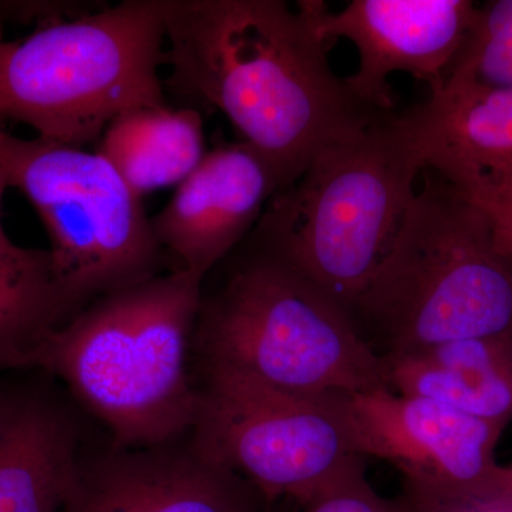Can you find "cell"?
Wrapping results in <instances>:
<instances>
[{
    "label": "cell",
    "instance_id": "6da1fadb",
    "mask_svg": "<svg viewBox=\"0 0 512 512\" xmlns=\"http://www.w3.org/2000/svg\"><path fill=\"white\" fill-rule=\"evenodd\" d=\"M168 86L220 110L281 191L377 113L328 62L315 0H163Z\"/></svg>",
    "mask_w": 512,
    "mask_h": 512
},
{
    "label": "cell",
    "instance_id": "7a4b0ae2",
    "mask_svg": "<svg viewBox=\"0 0 512 512\" xmlns=\"http://www.w3.org/2000/svg\"><path fill=\"white\" fill-rule=\"evenodd\" d=\"M205 278L168 271L101 296L33 356L110 430L114 446L156 447L194 429L200 393L188 375Z\"/></svg>",
    "mask_w": 512,
    "mask_h": 512
},
{
    "label": "cell",
    "instance_id": "3957f363",
    "mask_svg": "<svg viewBox=\"0 0 512 512\" xmlns=\"http://www.w3.org/2000/svg\"><path fill=\"white\" fill-rule=\"evenodd\" d=\"M426 167L409 113H377L276 192L247 239L298 269L352 316Z\"/></svg>",
    "mask_w": 512,
    "mask_h": 512
},
{
    "label": "cell",
    "instance_id": "277c9868",
    "mask_svg": "<svg viewBox=\"0 0 512 512\" xmlns=\"http://www.w3.org/2000/svg\"><path fill=\"white\" fill-rule=\"evenodd\" d=\"M352 318L387 348L383 356L512 335V259L466 192L426 167Z\"/></svg>",
    "mask_w": 512,
    "mask_h": 512
},
{
    "label": "cell",
    "instance_id": "5b68a950",
    "mask_svg": "<svg viewBox=\"0 0 512 512\" xmlns=\"http://www.w3.org/2000/svg\"><path fill=\"white\" fill-rule=\"evenodd\" d=\"M224 281L202 289L194 343L205 372L318 396L389 387L352 316L284 259L245 239Z\"/></svg>",
    "mask_w": 512,
    "mask_h": 512
},
{
    "label": "cell",
    "instance_id": "8992f818",
    "mask_svg": "<svg viewBox=\"0 0 512 512\" xmlns=\"http://www.w3.org/2000/svg\"><path fill=\"white\" fill-rule=\"evenodd\" d=\"M164 45L163 0H124L0 39V120L64 146L99 143L121 114L165 104Z\"/></svg>",
    "mask_w": 512,
    "mask_h": 512
},
{
    "label": "cell",
    "instance_id": "52a82bcc",
    "mask_svg": "<svg viewBox=\"0 0 512 512\" xmlns=\"http://www.w3.org/2000/svg\"><path fill=\"white\" fill-rule=\"evenodd\" d=\"M0 173L45 225L53 275L73 316L170 266L141 198L97 151L0 128Z\"/></svg>",
    "mask_w": 512,
    "mask_h": 512
},
{
    "label": "cell",
    "instance_id": "ba28073f",
    "mask_svg": "<svg viewBox=\"0 0 512 512\" xmlns=\"http://www.w3.org/2000/svg\"><path fill=\"white\" fill-rule=\"evenodd\" d=\"M205 375L192 443L269 504L286 498L303 507L366 470L345 394L305 396L232 373Z\"/></svg>",
    "mask_w": 512,
    "mask_h": 512
},
{
    "label": "cell",
    "instance_id": "9c48e42d",
    "mask_svg": "<svg viewBox=\"0 0 512 512\" xmlns=\"http://www.w3.org/2000/svg\"><path fill=\"white\" fill-rule=\"evenodd\" d=\"M345 404L360 454L400 471L414 511L500 503L495 447L505 427L389 387L345 394Z\"/></svg>",
    "mask_w": 512,
    "mask_h": 512
},
{
    "label": "cell",
    "instance_id": "30bf717a",
    "mask_svg": "<svg viewBox=\"0 0 512 512\" xmlns=\"http://www.w3.org/2000/svg\"><path fill=\"white\" fill-rule=\"evenodd\" d=\"M471 0H353L339 12L315 0L316 23L326 40L348 39L359 53L346 77L360 103L394 110L389 77L407 73L436 92L453 69L476 16Z\"/></svg>",
    "mask_w": 512,
    "mask_h": 512
},
{
    "label": "cell",
    "instance_id": "8fae6325",
    "mask_svg": "<svg viewBox=\"0 0 512 512\" xmlns=\"http://www.w3.org/2000/svg\"><path fill=\"white\" fill-rule=\"evenodd\" d=\"M254 485L195 444L113 450L80 460L62 512H269Z\"/></svg>",
    "mask_w": 512,
    "mask_h": 512
},
{
    "label": "cell",
    "instance_id": "7c38bea8",
    "mask_svg": "<svg viewBox=\"0 0 512 512\" xmlns=\"http://www.w3.org/2000/svg\"><path fill=\"white\" fill-rule=\"evenodd\" d=\"M281 191L278 175L249 144L208 151L151 227L171 271L207 279L249 237Z\"/></svg>",
    "mask_w": 512,
    "mask_h": 512
},
{
    "label": "cell",
    "instance_id": "4fadbf2b",
    "mask_svg": "<svg viewBox=\"0 0 512 512\" xmlns=\"http://www.w3.org/2000/svg\"><path fill=\"white\" fill-rule=\"evenodd\" d=\"M427 168L466 188L512 180V90L451 74L429 100L407 110Z\"/></svg>",
    "mask_w": 512,
    "mask_h": 512
},
{
    "label": "cell",
    "instance_id": "5bb4252c",
    "mask_svg": "<svg viewBox=\"0 0 512 512\" xmlns=\"http://www.w3.org/2000/svg\"><path fill=\"white\" fill-rule=\"evenodd\" d=\"M79 444L76 421L53 400L0 403V512H62Z\"/></svg>",
    "mask_w": 512,
    "mask_h": 512
},
{
    "label": "cell",
    "instance_id": "9a60e30c",
    "mask_svg": "<svg viewBox=\"0 0 512 512\" xmlns=\"http://www.w3.org/2000/svg\"><path fill=\"white\" fill-rule=\"evenodd\" d=\"M383 360L393 392L503 427L512 421V335L451 340Z\"/></svg>",
    "mask_w": 512,
    "mask_h": 512
},
{
    "label": "cell",
    "instance_id": "2e32d148",
    "mask_svg": "<svg viewBox=\"0 0 512 512\" xmlns=\"http://www.w3.org/2000/svg\"><path fill=\"white\" fill-rule=\"evenodd\" d=\"M96 151L141 200L183 183L208 153L201 114L165 104L121 114L104 130Z\"/></svg>",
    "mask_w": 512,
    "mask_h": 512
},
{
    "label": "cell",
    "instance_id": "e0dca14e",
    "mask_svg": "<svg viewBox=\"0 0 512 512\" xmlns=\"http://www.w3.org/2000/svg\"><path fill=\"white\" fill-rule=\"evenodd\" d=\"M72 318L55 279L20 274L0 261V367L30 369L37 349Z\"/></svg>",
    "mask_w": 512,
    "mask_h": 512
},
{
    "label": "cell",
    "instance_id": "ac0fdd59",
    "mask_svg": "<svg viewBox=\"0 0 512 512\" xmlns=\"http://www.w3.org/2000/svg\"><path fill=\"white\" fill-rule=\"evenodd\" d=\"M451 74L493 89L512 90V0L477 5Z\"/></svg>",
    "mask_w": 512,
    "mask_h": 512
},
{
    "label": "cell",
    "instance_id": "d6986e66",
    "mask_svg": "<svg viewBox=\"0 0 512 512\" xmlns=\"http://www.w3.org/2000/svg\"><path fill=\"white\" fill-rule=\"evenodd\" d=\"M299 508V512H416L404 498L387 500L377 493L367 481L366 470Z\"/></svg>",
    "mask_w": 512,
    "mask_h": 512
},
{
    "label": "cell",
    "instance_id": "ffe728a7",
    "mask_svg": "<svg viewBox=\"0 0 512 512\" xmlns=\"http://www.w3.org/2000/svg\"><path fill=\"white\" fill-rule=\"evenodd\" d=\"M461 190L490 221L497 251L512 259V180L483 178Z\"/></svg>",
    "mask_w": 512,
    "mask_h": 512
},
{
    "label": "cell",
    "instance_id": "44dd1931",
    "mask_svg": "<svg viewBox=\"0 0 512 512\" xmlns=\"http://www.w3.org/2000/svg\"><path fill=\"white\" fill-rule=\"evenodd\" d=\"M8 185L5 183L2 173H0V261L16 269L20 274L35 276V278H52V256L49 249L22 248L16 245L9 235L6 234L2 224V198Z\"/></svg>",
    "mask_w": 512,
    "mask_h": 512
},
{
    "label": "cell",
    "instance_id": "7402d4cb",
    "mask_svg": "<svg viewBox=\"0 0 512 512\" xmlns=\"http://www.w3.org/2000/svg\"><path fill=\"white\" fill-rule=\"evenodd\" d=\"M500 503L512 508V463L508 464V466H503Z\"/></svg>",
    "mask_w": 512,
    "mask_h": 512
},
{
    "label": "cell",
    "instance_id": "603a6c76",
    "mask_svg": "<svg viewBox=\"0 0 512 512\" xmlns=\"http://www.w3.org/2000/svg\"><path fill=\"white\" fill-rule=\"evenodd\" d=\"M495 504L478 505V507L458 508V510L447 512H491Z\"/></svg>",
    "mask_w": 512,
    "mask_h": 512
},
{
    "label": "cell",
    "instance_id": "cb8c5ba5",
    "mask_svg": "<svg viewBox=\"0 0 512 512\" xmlns=\"http://www.w3.org/2000/svg\"><path fill=\"white\" fill-rule=\"evenodd\" d=\"M491 512H512V508L505 504H495Z\"/></svg>",
    "mask_w": 512,
    "mask_h": 512
}]
</instances>
